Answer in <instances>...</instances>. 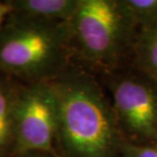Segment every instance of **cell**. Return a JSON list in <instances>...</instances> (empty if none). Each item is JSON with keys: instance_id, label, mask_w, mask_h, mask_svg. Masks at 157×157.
I'll list each match as a JSON object with an SVG mask.
<instances>
[{"instance_id": "7", "label": "cell", "mask_w": 157, "mask_h": 157, "mask_svg": "<svg viewBox=\"0 0 157 157\" xmlns=\"http://www.w3.org/2000/svg\"><path fill=\"white\" fill-rule=\"evenodd\" d=\"M131 63L157 83V23L138 29Z\"/></svg>"}, {"instance_id": "8", "label": "cell", "mask_w": 157, "mask_h": 157, "mask_svg": "<svg viewBox=\"0 0 157 157\" xmlns=\"http://www.w3.org/2000/svg\"><path fill=\"white\" fill-rule=\"evenodd\" d=\"M17 94L0 82V157L14 149V106Z\"/></svg>"}, {"instance_id": "10", "label": "cell", "mask_w": 157, "mask_h": 157, "mask_svg": "<svg viewBox=\"0 0 157 157\" xmlns=\"http://www.w3.org/2000/svg\"><path fill=\"white\" fill-rule=\"evenodd\" d=\"M121 157H157V146L138 145L124 141Z\"/></svg>"}, {"instance_id": "4", "label": "cell", "mask_w": 157, "mask_h": 157, "mask_svg": "<svg viewBox=\"0 0 157 157\" xmlns=\"http://www.w3.org/2000/svg\"><path fill=\"white\" fill-rule=\"evenodd\" d=\"M124 141L157 146V83L132 63L102 74Z\"/></svg>"}, {"instance_id": "5", "label": "cell", "mask_w": 157, "mask_h": 157, "mask_svg": "<svg viewBox=\"0 0 157 157\" xmlns=\"http://www.w3.org/2000/svg\"><path fill=\"white\" fill-rule=\"evenodd\" d=\"M58 110L50 81L35 82L18 92L14 106V150L57 157Z\"/></svg>"}, {"instance_id": "9", "label": "cell", "mask_w": 157, "mask_h": 157, "mask_svg": "<svg viewBox=\"0 0 157 157\" xmlns=\"http://www.w3.org/2000/svg\"><path fill=\"white\" fill-rule=\"evenodd\" d=\"M138 29L157 23V0H124Z\"/></svg>"}, {"instance_id": "12", "label": "cell", "mask_w": 157, "mask_h": 157, "mask_svg": "<svg viewBox=\"0 0 157 157\" xmlns=\"http://www.w3.org/2000/svg\"><path fill=\"white\" fill-rule=\"evenodd\" d=\"M26 157H55L50 154H46V153H30V154H25Z\"/></svg>"}, {"instance_id": "1", "label": "cell", "mask_w": 157, "mask_h": 157, "mask_svg": "<svg viewBox=\"0 0 157 157\" xmlns=\"http://www.w3.org/2000/svg\"><path fill=\"white\" fill-rule=\"evenodd\" d=\"M50 82L57 100V145L63 157H121L124 138L98 78L67 67Z\"/></svg>"}, {"instance_id": "3", "label": "cell", "mask_w": 157, "mask_h": 157, "mask_svg": "<svg viewBox=\"0 0 157 157\" xmlns=\"http://www.w3.org/2000/svg\"><path fill=\"white\" fill-rule=\"evenodd\" d=\"M71 48L68 23L18 14L0 30V70L50 81L67 68Z\"/></svg>"}, {"instance_id": "6", "label": "cell", "mask_w": 157, "mask_h": 157, "mask_svg": "<svg viewBox=\"0 0 157 157\" xmlns=\"http://www.w3.org/2000/svg\"><path fill=\"white\" fill-rule=\"evenodd\" d=\"M78 0H17L10 1L12 12L23 17L68 23L77 9Z\"/></svg>"}, {"instance_id": "11", "label": "cell", "mask_w": 157, "mask_h": 157, "mask_svg": "<svg viewBox=\"0 0 157 157\" xmlns=\"http://www.w3.org/2000/svg\"><path fill=\"white\" fill-rule=\"evenodd\" d=\"M9 12H12V7L9 4V2H0V27H1L3 21L6 18Z\"/></svg>"}, {"instance_id": "2", "label": "cell", "mask_w": 157, "mask_h": 157, "mask_svg": "<svg viewBox=\"0 0 157 157\" xmlns=\"http://www.w3.org/2000/svg\"><path fill=\"white\" fill-rule=\"evenodd\" d=\"M68 29L71 47L100 74L131 63L138 26L124 0H78Z\"/></svg>"}]
</instances>
